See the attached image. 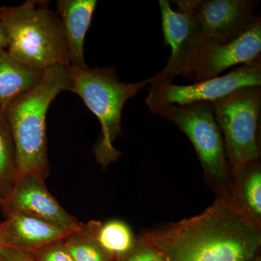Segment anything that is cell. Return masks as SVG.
Returning <instances> with one entry per match:
<instances>
[{
    "mask_svg": "<svg viewBox=\"0 0 261 261\" xmlns=\"http://www.w3.org/2000/svg\"><path fill=\"white\" fill-rule=\"evenodd\" d=\"M229 191L218 194L203 212L142 231L140 236L166 261H256L261 230L233 210Z\"/></svg>",
    "mask_w": 261,
    "mask_h": 261,
    "instance_id": "cell-1",
    "label": "cell"
},
{
    "mask_svg": "<svg viewBox=\"0 0 261 261\" xmlns=\"http://www.w3.org/2000/svg\"><path fill=\"white\" fill-rule=\"evenodd\" d=\"M68 67L58 64L47 68L34 88L3 109L15 142L18 178L36 173L46 178L49 174L46 118L57 96L70 90L72 80Z\"/></svg>",
    "mask_w": 261,
    "mask_h": 261,
    "instance_id": "cell-2",
    "label": "cell"
},
{
    "mask_svg": "<svg viewBox=\"0 0 261 261\" xmlns=\"http://www.w3.org/2000/svg\"><path fill=\"white\" fill-rule=\"evenodd\" d=\"M49 2H25L0 7L8 29L10 56L31 69L44 71L58 64L69 66L68 47L61 19Z\"/></svg>",
    "mask_w": 261,
    "mask_h": 261,
    "instance_id": "cell-3",
    "label": "cell"
},
{
    "mask_svg": "<svg viewBox=\"0 0 261 261\" xmlns=\"http://www.w3.org/2000/svg\"><path fill=\"white\" fill-rule=\"evenodd\" d=\"M68 68L72 80L70 92L82 98L100 123V135L93 152L97 162L106 168L121 155L113 143L121 136L123 107L128 99L149 84V79L137 83L121 82L113 66Z\"/></svg>",
    "mask_w": 261,
    "mask_h": 261,
    "instance_id": "cell-4",
    "label": "cell"
},
{
    "mask_svg": "<svg viewBox=\"0 0 261 261\" xmlns=\"http://www.w3.org/2000/svg\"><path fill=\"white\" fill-rule=\"evenodd\" d=\"M156 114L173 122L185 134L195 149L207 183L217 195L229 191L232 177L213 102L169 105Z\"/></svg>",
    "mask_w": 261,
    "mask_h": 261,
    "instance_id": "cell-5",
    "label": "cell"
},
{
    "mask_svg": "<svg viewBox=\"0 0 261 261\" xmlns=\"http://www.w3.org/2000/svg\"><path fill=\"white\" fill-rule=\"evenodd\" d=\"M213 104L232 177L249 163L260 161L261 87L240 89Z\"/></svg>",
    "mask_w": 261,
    "mask_h": 261,
    "instance_id": "cell-6",
    "label": "cell"
},
{
    "mask_svg": "<svg viewBox=\"0 0 261 261\" xmlns=\"http://www.w3.org/2000/svg\"><path fill=\"white\" fill-rule=\"evenodd\" d=\"M259 87H261V58L212 80L190 85L173 83L149 90L146 104L156 114L160 109L169 105L186 106L196 102H214L240 89Z\"/></svg>",
    "mask_w": 261,
    "mask_h": 261,
    "instance_id": "cell-7",
    "label": "cell"
},
{
    "mask_svg": "<svg viewBox=\"0 0 261 261\" xmlns=\"http://www.w3.org/2000/svg\"><path fill=\"white\" fill-rule=\"evenodd\" d=\"M260 58L261 20L228 42H201L182 75L198 83L220 76L230 67L248 64Z\"/></svg>",
    "mask_w": 261,
    "mask_h": 261,
    "instance_id": "cell-8",
    "label": "cell"
},
{
    "mask_svg": "<svg viewBox=\"0 0 261 261\" xmlns=\"http://www.w3.org/2000/svg\"><path fill=\"white\" fill-rule=\"evenodd\" d=\"M177 8L191 12L201 31L202 42H226L260 20L253 12L255 0H181Z\"/></svg>",
    "mask_w": 261,
    "mask_h": 261,
    "instance_id": "cell-9",
    "label": "cell"
},
{
    "mask_svg": "<svg viewBox=\"0 0 261 261\" xmlns=\"http://www.w3.org/2000/svg\"><path fill=\"white\" fill-rule=\"evenodd\" d=\"M159 6L165 44L171 47V53L166 67L149 79V90L170 85L175 77L182 75L202 40L200 25L191 12L182 8L173 10L168 0H160Z\"/></svg>",
    "mask_w": 261,
    "mask_h": 261,
    "instance_id": "cell-10",
    "label": "cell"
},
{
    "mask_svg": "<svg viewBox=\"0 0 261 261\" xmlns=\"http://www.w3.org/2000/svg\"><path fill=\"white\" fill-rule=\"evenodd\" d=\"M44 181L45 178L36 173L19 177L13 192L0 205L3 214L30 215L70 230L80 227L81 223L60 205Z\"/></svg>",
    "mask_w": 261,
    "mask_h": 261,
    "instance_id": "cell-11",
    "label": "cell"
},
{
    "mask_svg": "<svg viewBox=\"0 0 261 261\" xmlns=\"http://www.w3.org/2000/svg\"><path fill=\"white\" fill-rule=\"evenodd\" d=\"M3 223L6 247L29 253L48 244L64 240L74 231L23 214L8 215Z\"/></svg>",
    "mask_w": 261,
    "mask_h": 261,
    "instance_id": "cell-12",
    "label": "cell"
},
{
    "mask_svg": "<svg viewBox=\"0 0 261 261\" xmlns=\"http://www.w3.org/2000/svg\"><path fill=\"white\" fill-rule=\"evenodd\" d=\"M97 0H58L56 13L61 19L67 47L69 67L85 68L84 39L92 22Z\"/></svg>",
    "mask_w": 261,
    "mask_h": 261,
    "instance_id": "cell-13",
    "label": "cell"
},
{
    "mask_svg": "<svg viewBox=\"0 0 261 261\" xmlns=\"http://www.w3.org/2000/svg\"><path fill=\"white\" fill-rule=\"evenodd\" d=\"M228 198L231 207L242 219L261 230L260 161L249 163L232 176Z\"/></svg>",
    "mask_w": 261,
    "mask_h": 261,
    "instance_id": "cell-14",
    "label": "cell"
},
{
    "mask_svg": "<svg viewBox=\"0 0 261 261\" xmlns=\"http://www.w3.org/2000/svg\"><path fill=\"white\" fill-rule=\"evenodd\" d=\"M44 71L27 68L15 60L7 49H0V108L34 88Z\"/></svg>",
    "mask_w": 261,
    "mask_h": 261,
    "instance_id": "cell-15",
    "label": "cell"
},
{
    "mask_svg": "<svg viewBox=\"0 0 261 261\" xmlns=\"http://www.w3.org/2000/svg\"><path fill=\"white\" fill-rule=\"evenodd\" d=\"M98 245L113 260L124 257L134 248L137 237L125 221L111 219L107 221H91L84 224Z\"/></svg>",
    "mask_w": 261,
    "mask_h": 261,
    "instance_id": "cell-16",
    "label": "cell"
},
{
    "mask_svg": "<svg viewBox=\"0 0 261 261\" xmlns=\"http://www.w3.org/2000/svg\"><path fill=\"white\" fill-rule=\"evenodd\" d=\"M18 179L15 142L3 109L0 108V205L13 192Z\"/></svg>",
    "mask_w": 261,
    "mask_h": 261,
    "instance_id": "cell-17",
    "label": "cell"
},
{
    "mask_svg": "<svg viewBox=\"0 0 261 261\" xmlns=\"http://www.w3.org/2000/svg\"><path fill=\"white\" fill-rule=\"evenodd\" d=\"M63 243L74 261H115L101 248L82 223L63 240Z\"/></svg>",
    "mask_w": 261,
    "mask_h": 261,
    "instance_id": "cell-18",
    "label": "cell"
},
{
    "mask_svg": "<svg viewBox=\"0 0 261 261\" xmlns=\"http://www.w3.org/2000/svg\"><path fill=\"white\" fill-rule=\"evenodd\" d=\"M117 261H166L162 252L157 247L137 237L134 248L124 257Z\"/></svg>",
    "mask_w": 261,
    "mask_h": 261,
    "instance_id": "cell-19",
    "label": "cell"
},
{
    "mask_svg": "<svg viewBox=\"0 0 261 261\" xmlns=\"http://www.w3.org/2000/svg\"><path fill=\"white\" fill-rule=\"evenodd\" d=\"M34 261H74L63 240H58L30 253Z\"/></svg>",
    "mask_w": 261,
    "mask_h": 261,
    "instance_id": "cell-20",
    "label": "cell"
},
{
    "mask_svg": "<svg viewBox=\"0 0 261 261\" xmlns=\"http://www.w3.org/2000/svg\"><path fill=\"white\" fill-rule=\"evenodd\" d=\"M0 258L3 261H34L29 252L9 247L3 249L0 252Z\"/></svg>",
    "mask_w": 261,
    "mask_h": 261,
    "instance_id": "cell-21",
    "label": "cell"
},
{
    "mask_svg": "<svg viewBox=\"0 0 261 261\" xmlns=\"http://www.w3.org/2000/svg\"><path fill=\"white\" fill-rule=\"evenodd\" d=\"M8 44H9V34L0 14V49H7Z\"/></svg>",
    "mask_w": 261,
    "mask_h": 261,
    "instance_id": "cell-22",
    "label": "cell"
},
{
    "mask_svg": "<svg viewBox=\"0 0 261 261\" xmlns=\"http://www.w3.org/2000/svg\"><path fill=\"white\" fill-rule=\"evenodd\" d=\"M5 247H6V243H5L4 223L2 221L0 222V252Z\"/></svg>",
    "mask_w": 261,
    "mask_h": 261,
    "instance_id": "cell-23",
    "label": "cell"
},
{
    "mask_svg": "<svg viewBox=\"0 0 261 261\" xmlns=\"http://www.w3.org/2000/svg\"><path fill=\"white\" fill-rule=\"evenodd\" d=\"M0 261H3V260H2V259H1V258H0Z\"/></svg>",
    "mask_w": 261,
    "mask_h": 261,
    "instance_id": "cell-24",
    "label": "cell"
}]
</instances>
